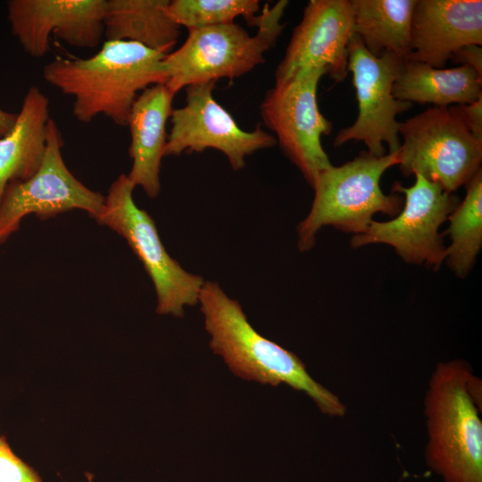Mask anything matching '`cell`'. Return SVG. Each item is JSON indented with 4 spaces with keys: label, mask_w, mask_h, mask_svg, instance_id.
Wrapping results in <instances>:
<instances>
[{
    "label": "cell",
    "mask_w": 482,
    "mask_h": 482,
    "mask_svg": "<svg viewBox=\"0 0 482 482\" xmlns=\"http://www.w3.org/2000/svg\"><path fill=\"white\" fill-rule=\"evenodd\" d=\"M0 482H43L38 472L13 453L1 434Z\"/></svg>",
    "instance_id": "603a6c76"
},
{
    "label": "cell",
    "mask_w": 482,
    "mask_h": 482,
    "mask_svg": "<svg viewBox=\"0 0 482 482\" xmlns=\"http://www.w3.org/2000/svg\"><path fill=\"white\" fill-rule=\"evenodd\" d=\"M63 139L50 118L46 149L37 172L25 181L9 184L0 203V245L18 230L29 214L48 219L74 209L96 219L103 210L104 196L91 190L69 170L62 155Z\"/></svg>",
    "instance_id": "30bf717a"
},
{
    "label": "cell",
    "mask_w": 482,
    "mask_h": 482,
    "mask_svg": "<svg viewBox=\"0 0 482 482\" xmlns=\"http://www.w3.org/2000/svg\"><path fill=\"white\" fill-rule=\"evenodd\" d=\"M215 84L202 83L185 88L186 104L171 112L164 156L202 153L212 148L221 152L232 169L239 170L245 166L248 155L273 147L277 140L259 124L252 131L242 129L215 100Z\"/></svg>",
    "instance_id": "7c38bea8"
},
{
    "label": "cell",
    "mask_w": 482,
    "mask_h": 482,
    "mask_svg": "<svg viewBox=\"0 0 482 482\" xmlns=\"http://www.w3.org/2000/svg\"><path fill=\"white\" fill-rule=\"evenodd\" d=\"M398 164V151L383 156L362 151L353 160L321 171L312 186L314 198L310 212L297 226L298 249H312L318 231L325 226L354 236L368 229L376 213L397 215L403 197L395 192L385 194L380 179L386 170Z\"/></svg>",
    "instance_id": "277c9868"
},
{
    "label": "cell",
    "mask_w": 482,
    "mask_h": 482,
    "mask_svg": "<svg viewBox=\"0 0 482 482\" xmlns=\"http://www.w3.org/2000/svg\"><path fill=\"white\" fill-rule=\"evenodd\" d=\"M287 4H266L254 36L235 22L188 29L184 44L162 62L166 87L176 94L188 86L238 78L264 62L284 29L280 20Z\"/></svg>",
    "instance_id": "5b68a950"
},
{
    "label": "cell",
    "mask_w": 482,
    "mask_h": 482,
    "mask_svg": "<svg viewBox=\"0 0 482 482\" xmlns=\"http://www.w3.org/2000/svg\"><path fill=\"white\" fill-rule=\"evenodd\" d=\"M105 0H10L7 19L23 50L42 57L51 35L70 46L95 48L104 36Z\"/></svg>",
    "instance_id": "5bb4252c"
},
{
    "label": "cell",
    "mask_w": 482,
    "mask_h": 482,
    "mask_svg": "<svg viewBox=\"0 0 482 482\" xmlns=\"http://www.w3.org/2000/svg\"><path fill=\"white\" fill-rule=\"evenodd\" d=\"M398 150L403 176L421 175L453 193L479 170L482 141L470 131L458 105L433 106L401 122Z\"/></svg>",
    "instance_id": "8992f818"
},
{
    "label": "cell",
    "mask_w": 482,
    "mask_h": 482,
    "mask_svg": "<svg viewBox=\"0 0 482 482\" xmlns=\"http://www.w3.org/2000/svg\"><path fill=\"white\" fill-rule=\"evenodd\" d=\"M404 59L391 54L371 55L358 36L353 34L348 44V72L358 102V115L349 127L341 129L334 140L338 147L348 141L363 142L368 152L376 156L399 150L401 122L396 115L409 110L412 104L399 101L393 95V85Z\"/></svg>",
    "instance_id": "8fae6325"
},
{
    "label": "cell",
    "mask_w": 482,
    "mask_h": 482,
    "mask_svg": "<svg viewBox=\"0 0 482 482\" xmlns=\"http://www.w3.org/2000/svg\"><path fill=\"white\" fill-rule=\"evenodd\" d=\"M165 55L134 42L105 41L91 57L55 58L45 65L43 77L72 97V113L80 122L103 114L127 126L137 96L148 87L165 84Z\"/></svg>",
    "instance_id": "7a4b0ae2"
},
{
    "label": "cell",
    "mask_w": 482,
    "mask_h": 482,
    "mask_svg": "<svg viewBox=\"0 0 482 482\" xmlns=\"http://www.w3.org/2000/svg\"><path fill=\"white\" fill-rule=\"evenodd\" d=\"M17 114L0 108V137L5 136L14 126Z\"/></svg>",
    "instance_id": "484cf974"
},
{
    "label": "cell",
    "mask_w": 482,
    "mask_h": 482,
    "mask_svg": "<svg viewBox=\"0 0 482 482\" xmlns=\"http://www.w3.org/2000/svg\"><path fill=\"white\" fill-rule=\"evenodd\" d=\"M198 303L212 351L222 357L237 377L273 386L286 384L303 392L319 410L342 417L346 408L340 399L318 383L293 352L258 333L238 301L230 298L214 281L205 280Z\"/></svg>",
    "instance_id": "6da1fadb"
},
{
    "label": "cell",
    "mask_w": 482,
    "mask_h": 482,
    "mask_svg": "<svg viewBox=\"0 0 482 482\" xmlns=\"http://www.w3.org/2000/svg\"><path fill=\"white\" fill-rule=\"evenodd\" d=\"M135 187L127 175H120L112 183L103 210L95 220L124 237L143 263L156 292V312L183 317L185 307L198 303L205 280L187 271L167 253L154 220L134 202Z\"/></svg>",
    "instance_id": "52a82bcc"
},
{
    "label": "cell",
    "mask_w": 482,
    "mask_h": 482,
    "mask_svg": "<svg viewBox=\"0 0 482 482\" xmlns=\"http://www.w3.org/2000/svg\"><path fill=\"white\" fill-rule=\"evenodd\" d=\"M468 45H482L481 0L415 1L408 60L441 69Z\"/></svg>",
    "instance_id": "9a60e30c"
},
{
    "label": "cell",
    "mask_w": 482,
    "mask_h": 482,
    "mask_svg": "<svg viewBox=\"0 0 482 482\" xmlns=\"http://www.w3.org/2000/svg\"><path fill=\"white\" fill-rule=\"evenodd\" d=\"M259 10L258 0H173L167 6L169 16L187 30L233 23L239 16L256 26Z\"/></svg>",
    "instance_id": "7402d4cb"
},
{
    "label": "cell",
    "mask_w": 482,
    "mask_h": 482,
    "mask_svg": "<svg viewBox=\"0 0 482 482\" xmlns=\"http://www.w3.org/2000/svg\"><path fill=\"white\" fill-rule=\"evenodd\" d=\"M460 65L471 67L482 77V47L478 45H468L454 52L451 57Z\"/></svg>",
    "instance_id": "d4e9b609"
},
{
    "label": "cell",
    "mask_w": 482,
    "mask_h": 482,
    "mask_svg": "<svg viewBox=\"0 0 482 482\" xmlns=\"http://www.w3.org/2000/svg\"><path fill=\"white\" fill-rule=\"evenodd\" d=\"M49 99L30 87L12 129L0 137V203L7 186L25 181L38 170L46 149Z\"/></svg>",
    "instance_id": "e0dca14e"
},
{
    "label": "cell",
    "mask_w": 482,
    "mask_h": 482,
    "mask_svg": "<svg viewBox=\"0 0 482 482\" xmlns=\"http://www.w3.org/2000/svg\"><path fill=\"white\" fill-rule=\"evenodd\" d=\"M392 192L403 195L400 212L386 221L373 220L363 233L353 236L351 246L386 244L405 262L438 270L446 249L439 228L460 198L421 175H415V183L408 187L394 183Z\"/></svg>",
    "instance_id": "9c48e42d"
},
{
    "label": "cell",
    "mask_w": 482,
    "mask_h": 482,
    "mask_svg": "<svg viewBox=\"0 0 482 482\" xmlns=\"http://www.w3.org/2000/svg\"><path fill=\"white\" fill-rule=\"evenodd\" d=\"M458 107L473 137L482 141V96L470 104Z\"/></svg>",
    "instance_id": "cb8c5ba5"
},
{
    "label": "cell",
    "mask_w": 482,
    "mask_h": 482,
    "mask_svg": "<svg viewBox=\"0 0 482 482\" xmlns=\"http://www.w3.org/2000/svg\"><path fill=\"white\" fill-rule=\"evenodd\" d=\"M169 3V0H105L106 41L134 42L169 54L180 34V26L167 13Z\"/></svg>",
    "instance_id": "d6986e66"
},
{
    "label": "cell",
    "mask_w": 482,
    "mask_h": 482,
    "mask_svg": "<svg viewBox=\"0 0 482 482\" xmlns=\"http://www.w3.org/2000/svg\"><path fill=\"white\" fill-rule=\"evenodd\" d=\"M353 35L351 0L309 1L276 69V83L312 69H323L336 82L343 81L348 74Z\"/></svg>",
    "instance_id": "4fadbf2b"
},
{
    "label": "cell",
    "mask_w": 482,
    "mask_h": 482,
    "mask_svg": "<svg viewBox=\"0 0 482 482\" xmlns=\"http://www.w3.org/2000/svg\"><path fill=\"white\" fill-rule=\"evenodd\" d=\"M174 96L165 84L148 87L136 98L128 119L132 167L127 176L150 198H155L161 190L160 168L168 137L166 123L173 110Z\"/></svg>",
    "instance_id": "2e32d148"
},
{
    "label": "cell",
    "mask_w": 482,
    "mask_h": 482,
    "mask_svg": "<svg viewBox=\"0 0 482 482\" xmlns=\"http://www.w3.org/2000/svg\"><path fill=\"white\" fill-rule=\"evenodd\" d=\"M465 187V197L448 216L445 231L451 239L445 249V262L461 278L470 273L482 246V170Z\"/></svg>",
    "instance_id": "44dd1931"
},
{
    "label": "cell",
    "mask_w": 482,
    "mask_h": 482,
    "mask_svg": "<svg viewBox=\"0 0 482 482\" xmlns=\"http://www.w3.org/2000/svg\"><path fill=\"white\" fill-rule=\"evenodd\" d=\"M325 74L323 69L305 70L275 83L260 107L262 121L275 133L281 151L311 186L332 165L321 144V137L331 132L332 123L317 102L318 85Z\"/></svg>",
    "instance_id": "ba28073f"
},
{
    "label": "cell",
    "mask_w": 482,
    "mask_h": 482,
    "mask_svg": "<svg viewBox=\"0 0 482 482\" xmlns=\"http://www.w3.org/2000/svg\"><path fill=\"white\" fill-rule=\"evenodd\" d=\"M353 34L375 57L385 54L407 59L416 0H351Z\"/></svg>",
    "instance_id": "ffe728a7"
},
{
    "label": "cell",
    "mask_w": 482,
    "mask_h": 482,
    "mask_svg": "<svg viewBox=\"0 0 482 482\" xmlns=\"http://www.w3.org/2000/svg\"><path fill=\"white\" fill-rule=\"evenodd\" d=\"M393 95L411 104L462 105L482 96V77L467 65L438 69L405 59L394 82Z\"/></svg>",
    "instance_id": "ac0fdd59"
},
{
    "label": "cell",
    "mask_w": 482,
    "mask_h": 482,
    "mask_svg": "<svg viewBox=\"0 0 482 482\" xmlns=\"http://www.w3.org/2000/svg\"><path fill=\"white\" fill-rule=\"evenodd\" d=\"M470 366L461 360L440 362L424 400L427 464L444 482H482L481 408L471 396Z\"/></svg>",
    "instance_id": "3957f363"
}]
</instances>
